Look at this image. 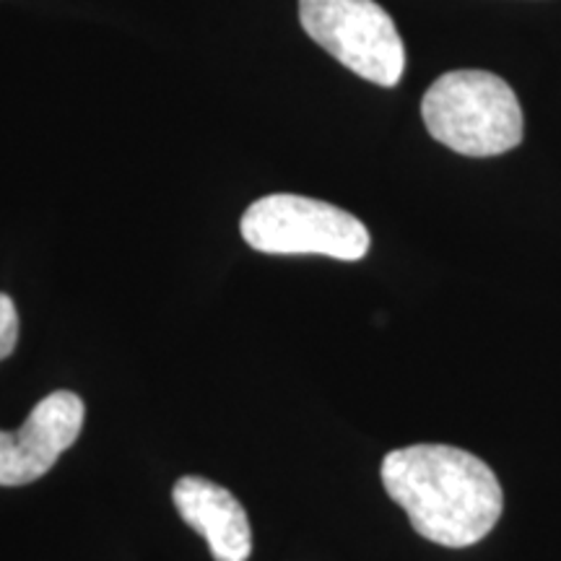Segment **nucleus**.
<instances>
[{"label":"nucleus","instance_id":"1","mask_svg":"<svg viewBox=\"0 0 561 561\" xmlns=\"http://www.w3.org/2000/svg\"><path fill=\"white\" fill-rule=\"evenodd\" d=\"M382 486L426 541L466 549L500 523L504 494L494 471L450 445H411L382 460Z\"/></svg>","mask_w":561,"mask_h":561},{"label":"nucleus","instance_id":"2","mask_svg":"<svg viewBox=\"0 0 561 561\" xmlns=\"http://www.w3.org/2000/svg\"><path fill=\"white\" fill-rule=\"evenodd\" d=\"M434 140L462 157H496L523 140V110L515 91L489 70L439 76L421 102Z\"/></svg>","mask_w":561,"mask_h":561},{"label":"nucleus","instance_id":"3","mask_svg":"<svg viewBox=\"0 0 561 561\" xmlns=\"http://www.w3.org/2000/svg\"><path fill=\"white\" fill-rule=\"evenodd\" d=\"M244 242L268 255H325L335 261H362L369 250V231L354 214L305 195H265L244 210Z\"/></svg>","mask_w":561,"mask_h":561},{"label":"nucleus","instance_id":"4","mask_svg":"<svg viewBox=\"0 0 561 561\" xmlns=\"http://www.w3.org/2000/svg\"><path fill=\"white\" fill-rule=\"evenodd\" d=\"M301 30L325 53L377 87H396L405 47L396 21L375 0H299Z\"/></svg>","mask_w":561,"mask_h":561},{"label":"nucleus","instance_id":"5","mask_svg":"<svg viewBox=\"0 0 561 561\" xmlns=\"http://www.w3.org/2000/svg\"><path fill=\"white\" fill-rule=\"evenodd\" d=\"M83 401L58 390L34 405L16 432L0 430V486H24L53 471V466L79 439Z\"/></svg>","mask_w":561,"mask_h":561},{"label":"nucleus","instance_id":"6","mask_svg":"<svg viewBox=\"0 0 561 561\" xmlns=\"http://www.w3.org/2000/svg\"><path fill=\"white\" fill-rule=\"evenodd\" d=\"M174 507L195 533L206 538L216 561H248L252 553V530L248 512L219 483L185 476L172 489Z\"/></svg>","mask_w":561,"mask_h":561},{"label":"nucleus","instance_id":"7","mask_svg":"<svg viewBox=\"0 0 561 561\" xmlns=\"http://www.w3.org/2000/svg\"><path fill=\"white\" fill-rule=\"evenodd\" d=\"M19 343V312L9 294H0V362L9 359Z\"/></svg>","mask_w":561,"mask_h":561}]
</instances>
